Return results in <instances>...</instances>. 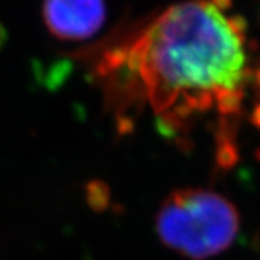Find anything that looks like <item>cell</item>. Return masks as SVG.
<instances>
[{
	"label": "cell",
	"instance_id": "obj_6",
	"mask_svg": "<svg viewBox=\"0 0 260 260\" xmlns=\"http://www.w3.org/2000/svg\"><path fill=\"white\" fill-rule=\"evenodd\" d=\"M251 123H253L256 127H259L260 129V106H257L254 113H253V116H251Z\"/></svg>",
	"mask_w": 260,
	"mask_h": 260
},
{
	"label": "cell",
	"instance_id": "obj_7",
	"mask_svg": "<svg viewBox=\"0 0 260 260\" xmlns=\"http://www.w3.org/2000/svg\"><path fill=\"white\" fill-rule=\"evenodd\" d=\"M257 81H259V85H260V71L257 73Z\"/></svg>",
	"mask_w": 260,
	"mask_h": 260
},
{
	"label": "cell",
	"instance_id": "obj_5",
	"mask_svg": "<svg viewBox=\"0 0 260 260\" xmlns=\"http://www.w3.org/2000/svg\"><path fill=\"white\" fill-rule=\"evenodd\" d=\"M243 100L242 90H234V91H224L215 97L218 112L223 116H232L240 110V104Z\"/></svg>",
	"mask_w": 260,
	"mask_h": 260
},
{
	"label": "cell",
	"instance_id": "obj_2",
	"mask_svg": "<svg viewBox=\"0 0 260 260\" xmlns=\"http://www.w3.org/2000/svg\"><path fill=\"white\" fill-rule=\"evenodd\" d=\"M156 232L168 247L191 259H207L232 246L239 214L221 195L205 189H178L156 215Z\"/></svg>",
	"mask_w": 260,
	"mask_h": 260
},
{
	"label": "cell",
	"instance_id": "obj_4",
	"mask_svg": "<svg viewBox=\"0 0 260 260\" xmlns=\"http://www.w3.org/2000/svg\"><path fill=\"white\" fill-rule=\"evenodd\" d=\"M239 150L233 139H218V148L215 153V160L223 169H232L239 162Z\"/></svg>",
	"mask_w": 260,
	"mask_h": 260
},
{
	"label": "cell",
	"instance_id": "obj_3",
	"mask_svg": "<svg viewBox=\"0 0 260 260\" xmlns=\"http://www.w3.org/2000/svg\"><path fill=\"white\" fill-rule=\"evenodd\" d=\"M104 0H45L44 19L52 35L65 41H81L102 28Z\"/></svg>",
	"mask_w": 260,
	"mask_h": 260
},
{
	"label": "cell",
	"instance_id": "obj_1",
	"mask_svg": "<svg viewBox=\"0 0 260 260\" xmlns=\"http://www.w3.org/2000/svg\"><path fill=\"white\" fill-rule=\"evenodd\" d=\"M243 47V26L218 3L186 0L100 48L94 77L116 112L148 104L162 136L175 138L191 113L242 90Z\"/></svg>",
	"mask_w": 260,
	"mask_h": 260
}]
</instances>
